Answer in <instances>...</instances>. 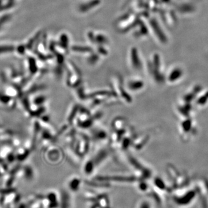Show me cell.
<instances>
[{"label":"cell","instance_id":"obj_8","mask_svg":"<svg viewBox=\"0 0 208 208\" xmlns=\"http://www.w3.org/2000/svg\"><path fill=\"white\" fill-rule=\"evenodd\" d=\"M14 50V47L12 46H2L0 47V53L5 52H12Z\"/></svg>","mask_w":208,"mask_h":208},{"label":"cell","instance_id":"obj_7","mask_svg":"<svg viewBox=\"0 0 208 208\" xmlns=\"http://www.w3.org/2000/svg\"><path fill=\"white\" fill-rule=\"evenodd\" d=\"M106 137V133H105V131H102V130H100L95 133L94 138L96 139L102 140V139H105Z\"/></svg>","mask_w":208,"mask_h":208},{"label":"cell","instance_id":"obj_6","mask_svg":"<svg viewBox=\"0 0 208 208\" xmlns=\"http://www.w3.org/2000/svg\"><path fill=\"white\" fill-rule=\"evenodd\" d=\"M94 165V162L93 160H89L87 161L85 166V170L87 174L91 172L92 170H93Z\"/></svg>","mask_w":208,"mask_h":208},{"label":"cell","instance_id":"obj_4","mask_svg":"<svg viewBox=\"0 0 208 208\" xmlns=\"http://www.w3.org/2000/svg\"><path fill=\"white\" fill-rule=\"evenodd\" d=\"M108 157V152L104 150H102L99 151L98 154L95 157V158L93 160L95 164H98L102 161H104V160Z\"/></svg>","mask_w":208,"mask_h":208},{"label":"cell","instance_id":"obj_2","mask_svg":"<svg viewBox=\"0 0 208 208\" xmlns=\"http://www.w3.org/2000/svg\"><path fill=\"white\" fill-rule=\"evenodd\" d=\"M126 121L123 118H117L114 120L113 123V127L118 131L123 132L124 131V128L126 126Z\"/></svg>","mask_w":208,"mask_h":208},{"label":"cell","instance_id":"obj_1","mask_svg":"<svg viewBox=\"0 0 208 208\" xmlns=\"http://www.w3.org/2000/svg\"><path fill=\"white\" fill-rule=\"evenodd\" d=\"M127 86L130 90L133 91H137L143 89L144 86V83L141 81L133 80L128 82Z\"/></svg>","mask_w":208,"mask_h":208},{"label":"cell","instance_id":"obj_5","mask_svg":"<svg viewBox=\"0 0 208 208\" xmlns=\"http://www.w3.org/2000/svg\"><path fill=\"white\" fill-rule=\"evenodd\" d=\"M87 140L86 138H81V141L79 143V154L82 156V155H85V154L86 152V150L87 149Z\"/></svg>","mask_w":208,"mask_h":208},{"label":"cell","instance_id":"obj_9","mask_svg":"<svg viewBox=\"0 0 208 208\" xmlns=\"http://www.w3.org/2000/svg\"><path fill=\"white\" fill-rule=\"evenodd\" d=\"M9 19V16L6 15L4 17H2L1 19H0V27L3 25V24L5 23Z\"/></svg>","mask_w":208,"mask_h":208},{"label":"cell","instance_id":"obj_3","mask_svg":"<svg viewBox=\"0 0 208 208\" xmlns=\"http://www.w3.org/2000/svg\"><path fill=\"white\" fill-rule=\"evenodd\" d=\"M138 139H137L134 142V143H133L135 149H137L138 150L141 149V147L145 146V145L146 144V143L147 142L149 139V137L148 135L142 136V137H140V138Z\"/></svg>","mask_w":208,"mask_h":208}]
</instances>
